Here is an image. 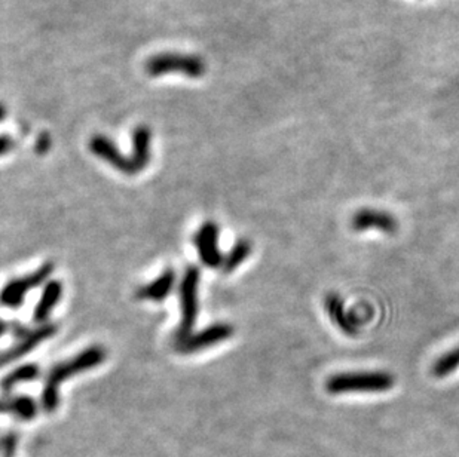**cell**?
I'll return each instance as SVG.
<instances>
[{
	"mask_svg": "<svg viewBox=\"0 0 459 457\" xmlns=\"http://www.w3.org/2000/svg\"><path fill=\"white\" fill-rule=\"evenodd\" d=\"M351 227L356 232H366L369 228H377L384 233H394L398 227V223L393 214L381 210L364 208L357 211L351 219Z\"/></svg>",
	"mask_w": 459,
	"mask_h": 457,
	"instance_id": "cell-10",
	"label": "cell"
},
{
	"mask_svg": "<svg viewBox=\"0 0 459 457\" xmlns=\"http://www.w3.org/2000/svg\"><path fill=\"white\" fill-rule=\"evenodd\" d=\"M220 228L214 221H206L195 235V247L199 260L210 269H218L223 264V254L219 247Z\"/></svg>",
	"mask_w": 459,
	"mask_h": 457,
	"instance_id": "cell-8",
	"label": "cell"
},
{
	"mask_svg": "<svg viewBox=\"0 0 459 457\" xmlns=\"http://www.w3.org/2000/svg\"><path fill=\"white\" fill-rule=\"evenodd\" d=\"M39 375H40V368L37 364H32V362H29V364H23L17 368H13L6 375H4L2 380H0V391L4 394H11L18 385L25 382H33L39 379Z\"/></svg>",
	"mask_w": 459,
	"mask_h": 457,
	"instance_id": "cell-14",
	"label": "cell"
},
{
	"mask_svg": "<svg viewBox=\"0 0 459 457\" xmlns=\"http://www.w3.org/2000/svg\"><path fill=\"white\" fill-rule=\"evenodd\" d=\"M13 144H15V141H13L12 137L0 136V156H4L8 152H11L13 149Z\"/></svg>",
	"mask_w": 459,
	"mask_h": 457,
	"instance_id": "cell-20",
	"label": "cell"
},
{
	"mask_svg": "<svg viewBox=\"0 0 459 457\" xmlns=\"http://www.w3.org/2000/svg\"><path fill=\"white\" fill-rule=\"evenodd\" d=\"M251 254V242L249 239H238L235 242V245L231 248L225 257H223V264L222 269L225 273H232L234 271L244 263L249 255Z\"/></svg>",
	"mask_w": 459,
	"mask_h": 457,
	"instance_id": "cell-16",
	"label": "cell"
},
{
	"mask_svg": "<svg viewBox=\"0 0 459 457\" xmlns=\"http://www.w3.org/2000/svg\"><path fill=\"white\" fill-rule=\"evenodd\" d=\"M175 281H177V276H175V272L172 269H165V271L162 272L156 279L149 282V284H146L144 287H140L136 292V297L139 300H149V302L161 303L171 294L175 285Z\"/></svg>",
	"mask_w": 459,
	"mask_h": 457,
	"instance_id": "cell-11",
	"label": "cell"
},
{
	"mask_svg": "<svg viewBox=\"0 0 459 457\" xmlns=\"http://www.w3.org/2000/svg\"><path fill=\"white\" fill-rule=\"evenodd\" d=\"M52 272L54 264L48 262L29 275L11 279L2 288V291H0V304L9 309H18L24 303L25 295L30 292V290L46 284Z\"/></svg>",
	"mask_w": 459,
	"mask_h": 457,
	"instance_id": "cell-5",
	"label": "cell"
},
{
	"mask_svg": "<svg viewBox=\"0 0 459 457\" xmlns=\"http://www.w3.org/2000/svg\"><path fill=\"white\" fill-rule=\"evenodd\" d=\"M144 70L151 77L180 73L191 79H201L207 72V64L201 57L191 56V53L164 52L147 60Z\"/></svg>",
	"mask_w": 459,
	"mask_h": 457,
	"instance_id": "cell-3",
	"label": "cell"
},
{
	"mask_svg": "<svg viewBox=\"0 0 459 457\" xmlns=\"http://www.w3.org/2000/svg\"><path fill=\"white\" fill-rule=\"evenodd\" d=\"M18 444L17 434H8L0 438V453L4 457H12Z\"/></svg>",
	"mask_w": 459,
	"mask_h": 457,
	"instance_id": "cell-19",
	"label": "cell"
},
{
	"mask_svg": "<svg viewBox=\"0 0 459 457\" xmlns=\"http://www.w3.org/2000/svg\"><path fill=\"white\" fill-rule=\"evenodd\" d=\"M326 309H327L330 318L334 321V324L342 331H345L346 334L357 333V327L353 322V319H351L349 315L345 312L344 302L341 300L339 295H336V294L327 295Z\"/></svg>",
	"mask_w": 459,
	"mask_h": 457,
	"instance_id": "cell-15",
	"label": "cell"
},
{
	"mask_svg": "<svg viewBox=\"0 0 459 457\" xmlns=\"http://www.w3.org/2000/svg\"><path fill=\"white\" fill-rule=\"evenodd\" d=\"M61 297H63L61 281L49 279L45 284L42 295H40V299L34 307L33 321L36 322V324L40 326V324H45V322H48L51 312L54 311V307L60 303Z\"/></svg>",
	"mask_w": 459,
	"mask_h": 457,
	"instance_id": "cell-12",
	"label": "cell"
},
{
	"mask_svg": "<svg viewBox=\"0 0 459 457\" xmlns=\"http://www.w3.org/2000/svg\"><path fill=\"white\" fill-rule=\"evenodd\" d=\"M199 269L196 266H189L180 282V309L182 319L180 326L175 331V343L186 340L194 333V327L198 318V287H199Z\"/></svg>",
	"mask_w": 459,
	"mask_h": 457,
	"instance_id": "cell-4",
	"label": "cell"
},
{
	"mask_svg": "<svg viewBox=\"0 0 459 457\" xmlns=\"http://www.w3.org/2000/svg\"><path fill=\"white\" fill-rule=\"evenodd\" d=\"M88 147H89V152L92 155H96L97 157L104 160L106 164H109L116 171L125 174V176H136L137 174L132 157L124 156L122 153H120L116 144L111 139H107L106 136H101V134L92 136L88 143Z\"/></svg>",
	"mask_w": 459,
	"mask_h": 457,
	"instance_id": "cell-9",
	"label": "cell"
},
{
	"mask_svg": "<svg viewBox=\"0 0 459 457\" xmlns=\"http://www.w3.org/2000/svg\"><path fill=\"white\" fill-rule=\"evenodd\" d=\"M396 379L386 371H357L334 374L326 382V391L333 395L349 392H386Z\"/></svg>",
	"mask_w": 459,
	"mask_h": 457,
	"instance_id": "cell-2",
	"label": "cell"
},
{
	"mask_svg": "<svg viewBox=\"0 0 459 457\" xmlns=\"http://www.w3.org/2000/svg\"><path fill=\"white\" fill-rule=\"evenodd\" d=\"M9 413L15 416L20 420L29 422L36 418L37 414V404L36 401L29 395H17L9 397Z\"/></svg>",
	"mask_w": 459,
	"mask_h": 457,
	"instance_id": "cell-17",
	"label": "cell"
},
{
	"mask_svg": "<svg viewBox=\"0 0 459 457\" xmlns=\"http://www.w3.org/2000/svg\"><path fill=\"white\" fill-rule=\"evenodd\" d=\"M151 140L152 132L151 129L140 125L132 132V153L131 157L136 165L137 174L142 172L151 162Z\"/></svg>",
	"mask_w": 459,
	"mask_h": 457,
	"instance_id": "cell-13",
	"label": "cell"
},
{
	"mask_svg": "<svg viewBox=\"0 0 459 457\" xmlns=\"http://www.w3.org/2000/svg\"><path fill=\"white\" fill-rule=\"evenodd\" d=\"M0 413H9V402H8V398L0 399Z\"/></svg>",
	"mask_w": 459,
	"mask_h": 457,
	"instance_id": "cell-23",
	"label": "cell"
},
{
	"mask_svg": "<svg viewBox=\"0 0 459 457\" xmlns=\"http://www.w3.org/2000/svg\"><path fill=\"white\" fill-rule=\"evenodd\" d=\"M9 330L12 331L13 337H17V339H21V337H24V335L30 331L29 328L23 327V326L20 324V322H12V324L9 326Z\"/></svg>",
	"mask_w": 459,
	"mask_h": 457,
	"instance_id": "cell-21",
	"label": "cell"
},
{
	"mask_svg": "<svg viewBox=\"0 0 459 457\" xmlns=\"http://www.w3.org/2000/svg\"><path fill=\"white\" fill-rule=\"evenodd\" d=\"M5 115H6V110H5V107H4L2 104H0V120H2V119L5 117Z\"/></svg>",
	"mask_w": 459,
	"mask_h": 457,
	"instance_id": "cell-25",
	"label": "cell"
},
{
	"mask_svg": "<svg viewBox=\"0 0 459 457\" xmlns=\"http://www.w3.org/2000/svg\"><path fill=\"white\" fill-rule=\"evenodd\" d=\"M49 144H51V143H49V136H48V134H42V136H40L39 140H37L36 150H37L39 153H45V152L48 150Z\"/></svg>",
	"mask_w": 459,
	"mask_h": 457,
	"instance_id": "cell-22",
	"label": "cell"
},
{
	"mask_svg": "<svg viewBox=\"0 0 459 457\" xmlns=\"http://www.w3.org/2000/svg\"><path fill=\"white\" fill-rule=\"evenodd\" d=\"M235 330L231 324L226 322H215L207 328L198 333H192L189 337L180 343H175V351L183 355H191L204 351V349L219 345L227 339H231Z\"/></svg>",
	"mask_w": 459,
	"mask_h": 457,
	"instance_id": "cell-6",
	"label": "cell"
},
{
	"mask_svg": "<svg viewBox=\"0 0 459 457\" xmlns=\"http://www.w3.org/2000/svg\"><path fill=\"white\" fill-rule=\"evenodd\" d=\"M57 324H54V322H45V324H40L34 330H30L24 337L18 339L15 345H12L6 351L0 354V368L32 354L39 345L49 340L57 333Z\"/></svg>",
	"mask_w": 459,
	"mask_h": 457,
	"instance_id": "cell-7",
	"label": "cell"
},
{
	"mask_svg": "<svg viewBox=\"0 0 459 457\" xmlns=\"http://www.w3.org/2000/svg\"><path fill=\"white\" fill-rule=\"evenodd\" d=\"M8 330H9L8 322H5L4 319H0V337H4Z\"/></svg>",
	"mask_w": 459,
	"mask_h": 457,
	"instance_id": "cell-24",
	"label": "cell"
},
{
	"mask_svg": "<svg viewBox=\"0 0 459 457\" xmlns=\"http://www.w3.org/2000/svg\"><path fill=\"white\" fill-rule=\"evenodd\" d=\"M107 354L101 346H89L85 351L79 352L70 359H65L60 364L54 366L45 379V385L42 389V407L46 413H54L60 406V386L75 375L96 368L101 366Z\"/></svg>",
	"mask_w": 459,
	"mask_h": 457,
	"instance_id": "cell-1",
	"label": "cell"
},
{
	"mask_svg": "<svg viewBox=\"0 0 459 457\" xmlns=\"http://www.w3.org/2000/svg\"><path fill=\"white\" fill-rule=\"evenodd\" d=\"M459 367V347L453 349V351L441 355L436 362L431 371H433L434 378H446V375L452 374Z\"/></svg>",
	"mask_w": 459,
	"mask_h": 457,
	"instance_id": "cell-18",
	"label": "cell"
}]
</instances>
